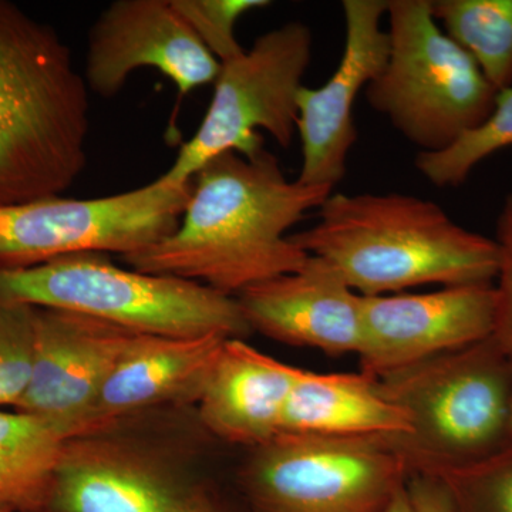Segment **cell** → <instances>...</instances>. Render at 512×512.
Instances as JSON below:
<instances>
[{"mask_svg": "<svg viewBox=\"0 0 512 512\" xmlns=\"http://www.w3.org/2000/svg\"><path fill=\"white\" fill-rule=\"evenodd\" d=\"M318 211L315 225L289 238L359 295L493 284L497 275L494 239L461 227L426 198L332 192Z\"/></svg>", "mask_w": 512, "mask_h": 512, "instance_id": "7a4b0ae2", "label": "cell"}, {"mask_svg": "<svg viewBox=\"0 0 512 512\" xmlns=\"http://www.w3.org/2000/svg\"><path fill=\"white\" fill-rule=\"evenodd\" d=\"M410 419L384 439L410 476L439 477L491 456L510 437L511 353L494 336L377 379Z\"/></svg>", "mask_w": 512, "mask_h": 512, "instance_id": "277c9868", "label": "cell"}, {"mask_svg": "<svg viewBox=\"0 0 512 512\" xmlns=\"http://www.w3.org/2000/svg\"><path fill=\"white\" fill-rule=\"evenodd\" d=\"M140 332L80 313L36 308L32 373L16 412L66 440L89 436L101 387Z\"/></svg>", "mask_w": 512, "mask_h": 512, "instance_id": "30bf717a", "label": "cell"}, {"mask_svg": "<svg viewBox=\"0 0 512 512\" xmlns=\"http://www.w3.org/2000/svg\"><path fill=\"white\" fill-rule=\"evenodd\" d=\"M0 512H13V511L8 510V508H0Z\"/></svg>", "mask_w": 512, "mask_h": 512, "instance_id": "f546056e", "label": "cell"}, {"mask_svg": "<svg viewBox=\"0 0 512 512\" xmlns=\"http://www.w3.org/2000/svg\"><path fill=\"white\" fill-rule=\"evenodd\" d=\"M342 10L346 35L338 67L322 86H302L296 120L302 146L296 180L332 190L345 178L357 141V96L382 73L390 50L389 33L383 29L387 0H343Z\"/></svg>", "mask_w": 512, "mask_h": 512, "instance_id": "4fadbf2b", "label": "cell"}, {"mask_svg": "<svg viewBox=\"0 0 512 512\" xmlns=\"http://www.w3.org/2000/svg\"><path fill=\"white\" fill-rule=\"evenodd\" d=\"M493 284L362 296L360 372L380 377L491 338Z\"/></svg>", "mask_w": 512, "mask_h": 512, "instance_id": "8fae6325", "label": "cell"}, {"mask_svg": "<svg viewBox=\"0 0 512 512\" xmlns=\"http://www.w3.org/2000/svg\"><path fill=\"white\" fill-rule=\"evenodd\" d=\"M35 322V306L0 303V406H18L28 387Z\"/></svg>", "mask_w": 512, "mask_h": 512, "instance_id": "603a6c76", "label": "cell"}, {"mask_svg": "<svg viewBox=\"0 0 512 512\" xmlns=\"http://www.w3.org/2000/svg\"><path fill=\"white\" fill-rule=\"evenodd\" d=\"M512 147V86L495 96L493 111L456 143L437 153H419L417 171L439 188L463 185L478 164L504 148Z\"/></svg>", "mask_w": 512, "mask_h": 512, "instance_id": "44dd1931", "label": "cell"}, {"mask_svg": "<svg viewBox=\"0 0 512 512\" xmlns=\"http://www.w3.org/2000/svg\"><path fill=\"white\" fill-rule=\"evenodd\" d=\"M407 491L416 512H454L450 494L437 478L412 476Z\"/></svg>", "mask_w": 512, "mask_h": 512, "instance_id": "484cf974", "label": "cell"}, {"mask_svg": "<svg viewBox=\"0 0 512 512\" xmlns=\"http://www.w3.org/2000/svg\"><path fill=\"white\" fill-rule=\"evenodd\" d=\"M218 62L244 52L235 37V25L251 10L266 8V0H171Z\"/></svg>", "mask_w": 512, "mask_h": 512, "instance_id": "cb8c5ba5", "label": "cell"}, {"mask_svg": "<svg viewBox=\"0 0 512 512\" xmlns=\"http://www.w3.org/2000/svg\"><path fill=\"white\" fill-rule=\"evenodd\" d=\"M177 512H224L200 490H190Z\"/></svg>", "mask_w": 512, "mask_h": 512, "instance_id": "4316f807", "label": "cell"}, {"mask_svg": "<svg viewBox=\"0 0 512 512\" xmlns=\"http://www.w3.org/2000/svg\"><path fill=\"white\" fill-rule=\"evenodd\" d=\"M299 367L259 352L247 340L222 343L198 397V416L212 436L255 448L281 433Z\"/></svg>", "mask_w": 512, "mask_h": 512, "instance_id": "e0dca14e", "label": "cell"}, {"mask_svg": "<svg viewBox=\"0 0 512 512\" xmlns=\"http://www.w3.org/2000/svg\"><path fill=\"white\" fill-rule=\"evenodd\" d=\"M227 336H164L138 333L101 387L90 434L165 403L198 402Z\"/></svg>", "mask_w": 512, "mask_h": 512, "instance_id": "2e32d148", "label": "cell"}, {"mask_svg": "<svg viewBox=\"0 0 512 512\" xmlns=\"http://www.w3.org/2000/svg\"><path fill=\"white\" fill-rule=\"evenodd\" d=\"M187 488L136 447L106 433L64 441L49 512H177Z\"/></svg>", "mask_w": 512, "mask_h": 512, "instance_id": "9a60e30c", "label": "cell"}, {"mask_svg": "<svg viewBox=\"0 0 512 512\" xmlns=\"http://www.w3.org/2000/svg\"><path fill=\"white\" fill-rule=\"evenodd\" d=\"M281 433L342 439H389L410 433V419L366 373L299 369L282 416Z\"/></svg>", "mask_w": 512, "mask_h": 512, "instance_id": "ac0fdd59", "label": "cell"}, {"mask_svg": "<svg viewBox=\"0 0 512 512\" xmlns=\"http://www.w3.org/2000/svg\"><path fill=\"white\" fill-rule=\"evenodd\" d=\"M312 47L311 29L302 22H288L221 63L207 114L163 174L165 180L187 183L208 161L227 151L255 156L265 148L259 130L271 134L279 146H291Z\"/></svg>", "mask_w": 512, "mask_h": 512, "instance_id": "52a82bcc", "label": "cell"}, {"mask_svg": "<svg viewBox=\"0 0 512 512\" xmlns=\"http://www.w3.org/2000/svg\"><path fill=\"white\" fill-rule=\"evenodd\" d=\"M495 244L498 268L495 275L494 339L512 352V194L504 198L497 218Z\"/></svg>", "mask_w": 512, "mask_h": 512, "instance_id": "d4e9b609", "label": "cell"}, {"mask_svg": "<svg viewBox=\"0 0 512 512\" xmlns=\"http://www.w3.org/2000/svg\"><path fill=\"white\" fill-rule=\"evenodd\" d=\"M434 478L447 488L454 512H512V440L477 463Z\"/></svg>", "mask_w": 512, "mask_h": 512, "instance_id": "7402d4cb", "label": "cell"}, {"mask_svg": "<svg viewBox=\"0 0 512 512\" xmlns=\"http://www.w3.org/2000/svg\"><path fill=\"white\" fill-rule=\"evenodd\" d=\"M390 50L366 99L420 153L446 150L493 111L497 90L440 28L431 0H387Z\"/></svg>", "mask_w": 512, "mask_h": 512, "instance_id": "8992f818", "label": "cell"}, {"mask_svg": "<svg viewBox=\"0 0 512 512\" xmlns=\"http://www.w3.org/2000/svg\"><path fill=\"white\" fill-rule=\"evenodd\" d=\"M431 12L497 92L512 86V0H431Z\"/></svg>", "mask_w": 512, "mask_h": 512, "instance_id": "ffe728a7", "label": "cell"}, {"mask_svg": "<svg viewBox=\"0 0 512 512\" xmlns=\"http://www.w3.org/2000/svg\"><path fill=\"white\" fill-rule=\"evenodd\" d=\"M511 353V359H512V352ZM510 437L512 440V393H511V412H510Z\"/></svg>", "mask_w": 512, "mask_h": 512, "instance_id": "f1b7e54d", "label": "cell"}, {"mask_svg": "<svg viewBox=\"0 0 512 512\" xmlns=\"http://www.w3.org/2000/svg\"><path fill=\"white\" fill-rule=\"evenodd\" d=\"M409 484V483H407ZM387 512H416L414 511L412 500H410L409 491H407V487L404 490L400 491L397 494V497L394 498L392 505H390L389 510Z\"/></svg>", "mask_w": 512, "mask_h": 512, "instance_id": "83f0119b", "label": "cell"}, {"mask_svg": "<svg viewBox=\"0 0 512 512\" xmlns=\"http://www.w3.org/2000/svg\"><path fill=\"white\" fill-rule=\"evenodd\" d=\"M237 301L252 332L276 342L329 356L362 349V295L315 256L298 271L245 289Z\"/></svg>", "mask_w": 512, "mask_h": 512, "instance_id": "5bb4252c", "label": "cell"}, {"mask_svg": "<svg viewBox=\"0 0 512 512\" xmlns=\"http://www.w3.org/2000/svg\"><path fill=\"white\" fill-rule=\"evenodd\" d=\"M286 178L266 148L252 157L227 151L192 177L190 201L177 231L137 254L131 269L239 293L301 269L308 256L288 232L332 194Z\"/></svg>", "mask_w": 512, "mask_h": 512, "instance_id": "6da1fadb", "label": "cell"}, {"mask_svg": "<svg viewBox=\"0 0 512 512\" xmlns=\"http://www.w3.org/2000/svg\"><path fill=\"white\" fill-rule=\"evenodd\" d=\"M141 67L167 76L181 100L214 83L221 63L171 0H117L90 29L83 74L87 89L111 99Z\"/></svg>", "mask_w": 512, "mask_h": 512, "instance_id": "7c38bea8", "label": "cell"}, {"mask_svg": "<svg viewBox=\"0 0 512 512\" xmlns=\"http://www.w3.org/2000/svg\"><path fill=\"white\" fill-rule=\"evenodd\" d=\"M0 303L80 313L151 335L245 339L252 332L237 298L175 276L121 268L96 252L0 269Z\"/></svg>", "mask_w": 512, "mask_h": 512, "instance_id": "5b68a950", "label": "cell"}, {"mask_svg": "<svg viewBox=\"0 0 512 512\" xmlns=\"http://www.w3.org/2000/svg\"><path fill=\"white\" fill-rule=\"evenodd\" d=\"M64 441L46 421L0 410V508H45Z\"/></svg>", "mask_w": 512, "mask_h": 512, "instance_id": "d6986e66", "label": "cell"}, {"mask_svg": "<svg viewBox=\"0 0 512 512\" xmlns=\"http://www.w3.org/2000/svg\"><path fill=\"white\" fill-rule=\"evenodd\" d=\"M33 512H49V511H46V510H39V511H33Z\"/></svg>", "mask_w": 512, "mask_h": 512, "instance_id": "4dcf8cb0", "label": "cell"}, {"mask_svg": "<svg viewBox=\"0 0 512 512\" xmlns=\"http://www.w3.org/2000/svg\"><path fill=\"white\" fill-rule=\"evenodd\" d=\"M192 180L153 183L92 200L47 197L0 207V269H23L62 256L137 254L177 231Z\"/></svg>", "mask_w": 512, "mask_h": 512, "instance_id": "9c48e42d", "label": "cell"}, {"mask_svg": "<svg viewBox=\"0 0 512 512\" xmlns=\"http://www.w3.org/2000/svg\"><path fill=\"white\" fill-rule=\"evenodd\" d=\"M410 477L384 439L291 433L252 448L241 471L254 512H387Z\"/></svg>", "mask_w": 512, "mask_h": 512, "instance_id": "ba28073f", "label": "cell"}, {"mask_svg": "<svg viewBox=\"0 0 512 512\" xmlns=\"http://www.w3.org/2000/svg\"><path fill=\"white\" fill-rule=\"evenodd\" d=\"M89 89L52 26L0 0V207L57 197L87 163Z\"/></svg>", "mask_w": 512, "mask_h": 512, "instance_id": "3957f363", "label": "cell"}]
</instances>
